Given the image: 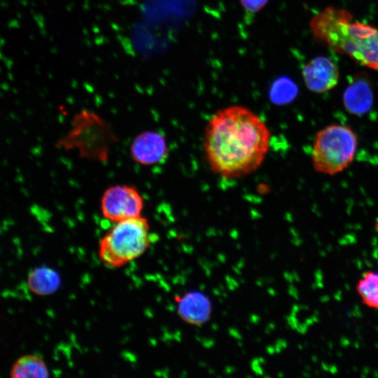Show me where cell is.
Returning <instances> with one entry per match:
<instances>
[{
	"instance_id": "cell-10",
	"label": "cell",
	"mask_w": 378,
	"mask_h": 378,
	"mask_svg": "<svg viewBox=\"0 0 378 378\" xmlns=\"http://www.w3.org/2000/svg\"><path fill=\"white\" fill-rule=\"evenodd\" d=\"M61 279L57 272L48 267H38L28 275L27 284L35 294L48 295L59 288Z\"/></svg>"
},
{
	"instance_id": "cell-16",
	"label": "cell",
	"mask_w": 378,
	"mask_h": 378,
	"mask_svg": "<svg viewBox=\"0 0 378 378\" xmlns=\"http://www.w3.org/2000/svg\"><path fill=\"white\" fill-rule=\"evenodd\" d=\"M225 280L227 282V286L229 290H234L237 286H239V284L236 280L234 279H232L230 276H225Z\"/></svg>"
},
{
	"instance_id": "cell-24",
	"label": "cell",
	"mask_w": 378,
	"mask_h": 378,
	"mask_svg": "<svg viewBox=\"0 0 378 378\" xmlns=\"http://www.w3.org/2000/svg\"><path fill=\"white\" fill-rule=\"evenodd\" d=\"M267 351L270 355H272V354H274L276 352L274 346H268L267 347Z\"/></svg>"
},
{
	"instance_id": "cell-11",
	"label": "cell",
	"mask_w": 378,
	"mask_h": 378,
	"mask_svg": "<svg viewBox=\"0 0 378 378\" xmlns=\"http://www.w3.org/2000/svg\"><path fill=\"white\" fill-rule=\"evenodd\" d=\"M49 372L41 357L30 354L19 358L10 370L13 378L48 377Z\"/></svg>"
},
{
	"instance_id": "cell-22",
	"label": "cell",
	"mask_w": 378,
	"mask_h": 378,
	"mask_svg": "<svg viewBox=\"0 0 378 378\" xmlns=\"http://www.w3.org/2000/svg\"><path fill=\"white\" fill-rule=\"evenodd\" d=\"M235 370L234 368V367H231V366H227L225 368V374H231L232 372H234Z\"/></svg>"
},
{
	"instance_id": "cell-4",
	"label": "cell",
	"mask_w": 378,
	"mask_h": 378,
	"mask_svg": "<svg viewBox=\"0 0 378 378\" xmlns=\"http://www.w3.org/2000/svg\"><path fill=\"white\" fill-rule=\"evenodd\" d=\"M149 229L141 216L117 222L99 242L101 260L115 268L139 258L149 246Z\"/></svg>"
},
{
	"instance_id": "cell-29",
	"label": "cell",
	"mask_w": 378,
	"mask_h": 378,
	"mask_svg": "<svg viewBox=\"0 0 378 378\" xmlns=\"http://www.w3.org/2000/svg\"><path fill=\"white\" fill-rule=\"evenodd\" d=\"M267 328H269L270 330H274L275 328V324L274 323H270L267 326Z\"/></svg>"
},
{
	"instance_id": "cell-26",
	"label": "cell",
	"mask_w": 378,
	"mask_h": 378,
	"mask_svg": "<svg viewBox=\"0 0 378 378\" xmlns=\"http://www.w3.org/2000/svg\"><path fill=\"white\" fill-rule=\"evenodd\" d=\"M213 293L215 295L219 296L221 295L222 292H220V290L219 288H214Z\"/></svg>"
},
{
	"instance_id": "cell-39",
	"label": "cell",
	"mask_w": 378,
	"mask_h": 378,
	"mask_svg": "<svg viewBox=\"0 0 378 378\" xmlns=\"http://www.w3.org/2000/svg\"><path fill=\"white\" fill-rule=\"evenodd\" d=\"M276 255V253H272V254H271V258H272V260H274Z\"/></svg>"
},
{
	"instance_id": "cell-28",
	"label": "cell",
	"mask_w": 378,
	"mask_h": 378,
	"mask_svg": "<svg viewBox=\"0 0 378 378\" xmlns=\"http://www.w3.org/2000/svg\"><path fill=\"white\" fill-rule=\"evenodd\" d=\"M232 270L233 271L237 274H241V271H240V269L236 265V266H233L232 267Z\"/></svg>"
},
{
	"instance_id": "cell-38",
	"label": "cell",
	"mask_w": 378,
	"mask_h": 378,
	"mask_svg": "<svg viewBox=\"0 0 378 378\" xmlns=\"http://www.w3.org/2000/svg\"><path fill=\"white\" fill-rule=\"evenodd\" d=\"M214 372H215L214 370H213L211 368H210V369L209 370V374H214Z\"/></svg>"
},
{
	"instance_id": "cell-2",
	"label": "cell",
	"mask_w": 378,
	"mask_h": 378,
	"mask_svg": "<svg viewBox=\"0 0 378 378\" xmlns=\"http://www.w3.org/2000/svg\"><path fill=\"white\" fill-rule=\"evenodd\" d=\"M315 41L378 71V28L354 22L345 9L328 7L310 20Z\"/></svg>"
},
{
	"instance_id": "cell-12",
	"label": "cell",
	"mask_w": 378,
	"mask_h": 378,
	"mask_svg": "<svg viewBox=\"0 0 378 378\" xmlns=\"http://www.w3.org/2000/svg\"><path fill=\"white\" fill-rule=\"evenodd\" d=\"M298 89L295 82L286 76L275 80L270 90L271 101L278 105L291 102L297 96Z\"/></svg>"
},
{
	"instance_id": "cell-1",
	"label": "cell",
	"mask_w": 378,
	"mask_h": 378,
	"mask_svg": "<svg viewBox=\"0 0 378 378\" xmlns=\"http://www.w3.org/2000/svg\"><path fill=\"white\" fill-rule=\"evenodd\" d=\"M270 131L253 111L230 106L217 111L204 130L203 141L211 170L227 179L256 171L270 147Z\"/></svg>"
},
{
	"instance_id": "cell-3",
	"label": "cell",
	"mask_w": 378,
	"mask_h": 378,
	"mask_svg": "<svg viewBox=\"0 0 378 378\" xmlns=\"http://www.w3.org/2000/svg\"><path fill=\"white\" fill-rule=\"evenodd\" d=\"M358 137L349 126L332 124L319 130L314 138L312 162L316 172L335 175L353 162Z\"/></svg>"
},
{
	"instance_id": "cell-20",
	"label": "cell",
	"mask_w": 378,
	"mask_h": 378,
	"mask_svg": "<svg viewBox=\"0 0 378 378\" xmlns=\"http://www.w3.org/2000/svg\"><path fill=\"white\" fill-rule=\"evenodd\" d=\"M250 321L252 323L257 324L260 321V318L258 315L252 314L250 316Z\"/></svg>"
},
{
	"instance_id": "cell-40",
	"label": "cell",
	"mask_w": 378,
	"mask_h": 378,
	"mask_svg": "<svg viewBox=\"0 0 378 378\" xmlns=\"http://www.w3.org/2000/svg\"><path fill=\"white\" fill-rule=\"evenodd\" d=\"M375 227H376L377 230L378 231V220L377 221V223L375 224Z\"/></svg>"
},
{
	"instance_id": "cell-9",
	"label": "cell",
	"mask_w": 378,
	"mask_h": 378,
	"mask_svg": "<svg viewBox=\"0 0 378 378\" xmlns=\"http://www.w3.org/2000/svg\"><path fill=\"white\" fill-rule=\"evenodd\" d=\"M178 313L186 321L200 326L209 318L210 303L208 298L199 293H189L183 298L176 296Z\"/></svg>"
},
{
	"instance_id": "cell-37",
	"label": "cell",
	"mask_w": 378,
	"mask_h": 378,
	"mask_svg": "<svg viewBox=\"0 0 378 378\" xmlns=\"http://www.w3.org/2000/svg\"><path fill=\"white\" fill-rule=\"evenodd\" d=\"M278 377H284V373L282 372H279Z\"/></svg>"
},
{
	"instance_id": "cell-27",
	"label": "cell",
	"mask_w": 378,
	"mask_h": 378,
	"mask_svg": "<svg viewBox=\"0 0 378 378\" xmlns=\"http://www.w3.org/2000/svg\"><path fill=\"white\" fill-rule=\"evenodd\" d=\"M237 266L241 269L244 266V260L243 259H241L238 263L237 264Z\"/></svg>"
},
{
	"instance_id": "cell-5",
	"label": "cell",
	"mask_w": 378,
	"mask_h": 378,
	"mask_svg": "<svg viewBox=\"0 0 378 378\" xmlns=\"http://www.w3.org/2000/svg\"><path fill=\"white\" fill-rule=\"evenodd\" d=\"M143 208L144 198L135 187L130 185L109 187L101 199L102 215L115 223L141 216Z\"/></svg>"
},
{
	"instance_id": "cell-13",
	"label": "cell",
	"mask_w": 378,
	"mask_h": 378,
	"mask_svg": "<svg viewBox=\"0 0 378 378\" xmlns=\"http://www.w3.org/2000/svg\"><path fill=\"white\" fill-rule=\"evenodd\" d=\"M356 290L365 304L378 309V273L365 272L356 286Z\"/></svg>"
},
{
	"instance_id": "cell-8",
	"label": "cell",
	"mask_w": 378,
	"mask_h": 378,
	"mask_svg": "<svg viewBox=\"0 0 378 378\" xmlns=\"http://www.w3.org/2000/svg\"><path fill=\"white\" fill-rule=\"evenodd\" d=\"M344 105L351 113L361 115L368 112L372 106L373 93L369 83L358 79L348 85L343 96Z\"/></svg>"
},
{
	"instance_id": "cell-19",
	"label": "cell",
	"mask_w": 378,
	"mask_h": 378,
	"mask_svg": "<svg viewBox=\"0 0 378 378\" xmlns=\"http://www.w3.org/2000/svg\"><path fill=\"white\" fill-rule=\"evenodd\" d=\"M275 344L281 346L282 349L286 348L288 345L287 342L282 339L277 340Z\"/></svg>"
},
{
	"instance_id": "cell-7",
	"label": "cell",
	"mask_w": 378,
	"mask_h": 378,
	"mask_svg": "<svg viewBox=\"0 0 378 378\" xmlns=\"http://www.w3.org/2000/svg\"><path fill=\"white\" fill-rule=\"evenodd\" d=\"M132 159L142 165L160 163L167 155V145L164 136L158 132L146 131L133 140L131 148Z\"/></svg>"
},
{
	"instance_id": "cell-31",
	"label": "cell",
	"mask_w": 378,
	"mask_h": 378,
	"mask_svg": "<svg viewBox=\"0 0 378 378\" xmlns=\"http://www.w3.org/2000/svg\"><path fill=\"white\" fill-rule=\"evenodd\" d=\"M255 283H256V284H257L258 286H262V284H263L264 282H263L262 279H258V280L256 281Z\"/></svg>"
},
{
	"instance_id": "cell-33",
	"label": "cell",
	"mask_w": 378,
	"mask_h": 378,
	"mask_svg": "<svg viewBox=\"0 0 378 378\" xmlns=\"http://www.w3.org/2000/svg\"><path fill=\"white\" fill-rule=\"evenodd\" d=\"M258 360L259 361V363H260V364L265 363V359H264L263 358H262V357L258 358Z\"/></svg>"
},
{
	"instance_id": "cell-25",
	"label": "cell",
	"mask_w": 378,
	"mask_h": 378,
	"mask_svg": "<svg viewBox=\"0 0 378 378\" xmlns=\"http://www.w3.org/2000/svg\"><path fill=\"white\" fill-rule=\"evenodd\" d=\"M288 293H290V295L293 296L295 298H298L297 297V291H296V290L295 289L294 291H293V288H292L291 286L289 287Z\"/></svg>"
},
{
	"instance_id": "cell-30",
	"label": "cell",
	"mask_w": 378,
	"mask_h": 378,
	"mask_svg": "<svg viewBox=\"0 0 378 378\" xmlns=\"http://www.w3.org/2000/svg\"><path fill=\"white\" fill-rule=\"evenodd\" d=\"M267 291H268L269 294L272 295V296L275 295V294H276V292L273 288H269Z\"/></svg>"
},
{
	"instance_id": "cell-34",
	"label": "cell",
	"mask_w": 378,
	"mask_h": 378,
	"mask_svg": "<svg viewBox=\"0 0 378 378\" xmlns=\"http://www.w3.org/2000/svg\"><path fill=\"white\" fill-rule=\"evenodd\" d=\"M199 287L201 290L205 289V285L204 284H200Z\"/></svg>"
},
{
	"instance_id": "cell-21",
	"label": "cell",
	"mask_w": 378,
	"mask_h": 378,
	"mask_svg": "<svg viewBox=\"0 0 378 378\" xmlns=\"http://www.w3.org/2000/svg\"><path fill=\"white\" fill-rule=\"evenodd\" d=\"M284 276L288 281H289L290 283L293 282V280L294 279L293 274H290L288 272H284Z\"/></svg>"
},
{
	"instance_id": "cell-41",
	"label": "cell",
	"mask_w": 378,
	"mask_h": 378,
	"mask_svg": "<svg viewBox=\"0 0 378 378\" xmlns=\"http://www.w3.org/2000/svg\"><path fill=\"white\" fill-rule=\"evenodd\" d=\"M237 344H239V346H242V343H241V342H238Z\"/></svg>"
},
{
	"instance_id": "cell-6",
	"label": "cell",
	"mask_w": 378,
	"mask_h": 378,
	"mask_svg": "<svg viewBox=\"0 0 378 378\" xmlns=\"http://www.w3.org/2000/svg\"><path fill=\"white\" fill-rule=\"evenodd\" d=\"M302 76L306 87L312 92L323 93L337 84L340 73L329 58L318 56L309 60L302 68Z\"/></svg>"
},
{
	"instance_id": "cell-14",
	"label": "cell",
	"mask_w": 378,
	"mask_h": 378,
	"mask_svg": "<svg viewBox=\"0 0 378 378\" xmlns=\"http://www.w3.org/2000/svg\"><path fill=\"white\" fill-rule=\"evenodd\" d=\"M270 0H239L244 10L249 14H255L262 10Z\"/></svg>"
},
{
	"instance_id": "cell-23",
	"label": "cell",
	"mask_w": 378,
	"mask_h": 378,
	"mask_svg": "<svg viewBox=\"0 0 378 378\" xmlns=\"http://www.w3.org/2000/svg\"><path fill=\"white\" fill-rule=\"evenodd\" d=\"M217 258H218V261L222 262V263H223V262H225L226 261V257L223 254L219 253L218 255Z\"/></svg>"
},
{
	"instance_id": "cell-17",
	"label": "cell",
	"mask_w": 378,
	"mask_h": 378,
	"mask_svg": "<svg viewBox=\"0 0 378 378\" xmlns=\"http://www.w3.org/2000/svg\"><path fill=\"white\" fill-rule=\"evenodd\" d=\"M201 342L203 346H204L206 349L211 348V346L214 345V343H215L214 340L212 339H204V338L202 339Z\"/></svg>"
},
{
	"instance_id": "cell-32",
	"label": "cell",
	"mask_w": 378,
	"mask_h": 378,
	"mask_svg": "<svg viewBox=\"0 0 378 378\" xmlns=\"http://www.w3.org/2000/svg\"><path fill=\"white\" fill-rule=\"evenodd\" d=\"M211 328L214 330H217L218 329V326L216 323H213L211 325Z\"/></svg>"
},
{
	"instance_id": "cell-42",
	"label": "cell",
	"mask_w": 378,
	"mask_h": 378,
	"mask_svg": "<svg viewBox=\"0 0 378 378\" xmlns=\"http://www.w3.org/2000/svg\"><path fill=\"white\" fill-rule=\"evenodd\" d=\"M240 281H241L242 284L244 283V280H243V279H241Z\"/></svg>"
},
{
	"instance_id": "cell-36",
	"label": "cell",
	"mask_w": 378,
	"mask_h": 378,
	"mask_svg": "<svg viewBox=\"0 0 378 378\" xmlns=\"http://www.w3.org/2000/svg\"><path fill=\"white\" fill-rule=\"evenodd\" d=\"M199 365H200L201 367H204V366H206V363H204V362H203V363H202V362L199 363Z\"/></svg>"
},
{
	"instance_id": "cell-18",
	"label": "cell",
	"mask_w": 378,
	"mask_h": 378,
	"mask_svg": "<svg viewBox=\"0 0 378 378\" xmlns=\"http://www.w3.org/2000/svg\"><path fill=\"white\" fill-rule=\"evenodd\" d=\"M228 332L229 334L234 338L237 340H241V335L236 329L231 328L229 329Z\"/></svg>"
},
{
	"instance_id": "cell-35",
	"label": "cell",
	"mask_w": 378,
	"mask_h": 378,
	"mask_svg": "<svg viewBox=\"0 0 378 378\" xmlns=\"http://www.w3.org/2000/svg\"><path fill=\"white\" fill-rule=\"evenodd\" d=\"M219 289H220V290L223 291V290H224V286H223L222 284H220V285H219Z\"/></svg>"
},
{
	"instance_id": "cell-15",
	"label": "cell",
	"mask_w": 378,
	"mask_h": 378,
	"mask_svg": "<svg viewBox=\"0 0 378 378\" xmlns=\"http://www.w3.org/2000/svg\"><path fill=\"white\" fill-rule=\"evenodd\" d=\"M251 365L252 370L255 372V373L256 374H263V370L260 367V363L258 360V358L253 359L252 360V362H251Z\"/></svg>"
}]
</instances>
